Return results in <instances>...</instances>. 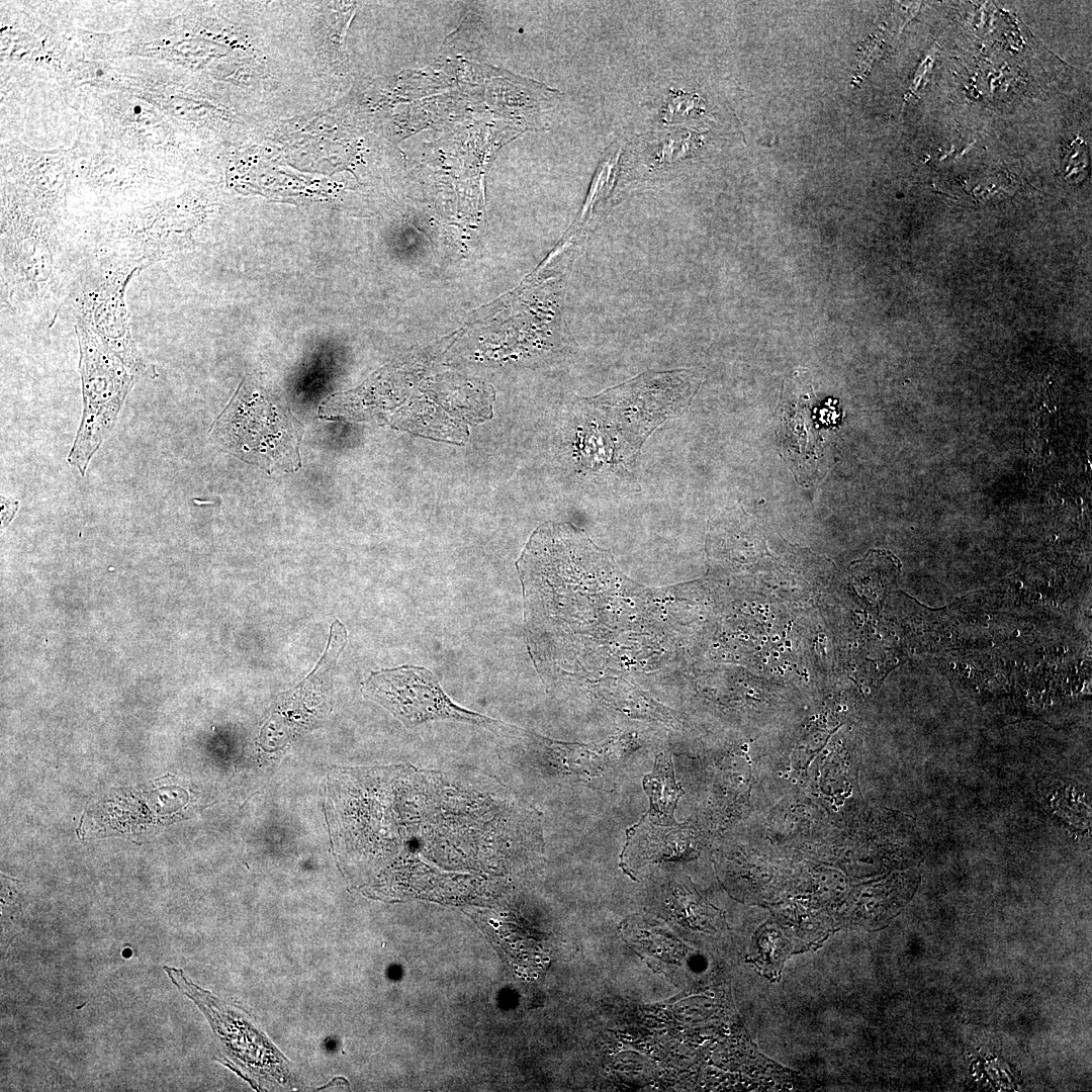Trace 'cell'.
<instances>
[{
  "instance_id": "cell-1",
  "label": "cell",
  "mask_w": 1092,
  "mask_h": 1092,
  "mask_svg": "<svg viewBox=\"0 0 1092 1092\" xmlns=\"http://www.w3.org/2000/svg\"><path fill=\"white\" fill-rule=\"evenodd\" d=\"M702 381L696 369L645 372L581 398L572 423V455L594 479L632 483L650 434L690 405Z\"/></svg>"
},
{
  "instance_id": "cell-5",
  "label": "cell",
  "mask_w": 1092,
  "mask_h": 1092,
  "mask_svg": "<svg viewBox=\"0 0 1092 1092\" xmlns=\"http://www.w3.org/2000/svg\"><path fill=\"white\" fill-rule=\"evenodd\" d=\"M366 697L390 711L402 724L415 727L429 721L455 720L510 734V725L456 705L437 677L422 666L403 665L372 672L363 685Z\"/></svg>"
},
{
  "instance_id": "cell-7",
  "label": "cell",
  "mask_w": 1092,
  "mask_h": 1092,
  "mask_svg": "<svg viewBox=\"0 0 1092 1092\" xmlns=\"http://www.w3.org/2000/svg\"><path fill=\"white\" fill-rule=\"evenodd\" d=\"M643 788L650 801L646 816L652 817L656 824L677 825L673 812L684 791L675 782L672 761L667 753L657 755L653 771L644 776Z\"/></svg>"
},
{
  "instance_id": "cell-4",
  "label": "cell",
  "mask_w": 1092,
  "mask_h": 1092,
  "mask_svg": "<svg viewBox=\"0 0 1092 1092\" xmlns=\"http://www.w3.org/2000/svg\"><path fill=\"white\" fill-rule=\"evenodd\" d=\"M136 268L94 260L71 281L68 297L76 323L92 331L126 364L142 373L145 363L129 323L125 292Z\"/></svg>"
},
{
  "instance_id": "cell-3",
  "label": "cell",
  "mask_w": 1092,
  "mask_h": 1092,
  "mask_svg": "<svg viewBox=\"0 0 1092 1092\" xmlns=\"http://www.w3.org/2000/svg\"><path fill=\"white\" fill-rule=\"evenodd\" d=\"M1 278L14 308L41 313L69 293L63 247L40 229L13 225L1 237Z\"/></svg>"
},
{
  "instance_id": "cell-2",
  "label": "cell",
  "mask_w": 1092,
  "mask_h": 1092,
  "mask_svg": "<svg viewBox=\"0 0 1092 1092\" xmlns=\"http://www.w3.org/2000/svg\"><path fill=\"white\" fill-rule=\"evenodd\" d=\"M79 343V370L82 379L84 411L80 431L68 461L83 475L117 417L139 373L126 364L92 331L76 323Z\"/></svg>"
},
{
  "instance_id": "cell-8",
  "label": "cell",
  "mask_w": 1092,
  "mask_h": 1092,
  "mask_svg": "<svg viewBox=\"0 0 1092 1092\" xmlns=\"http://www.w3.org/2000/svg\"><path fill=\"white\" fill-rule=\"evenodd\" d=\"M133 111H134L135 113H140V112H141V107H140V106H135V107H134V109H133Z\"/></svg>"
},
{
  "instance_id": "cell-6",
  "label": "cell",
  "mask_w": 1092,
  "mask_h": 1092,
  "mask_svg": "<svg viewBox=\"0 0 1092 1092\" xmlns=\"http://www.w3.org/2000/svg\"><path fill=\"white\" fill-rule=\"evenodd\" d=\"M256 405L247 410L243 402L230 404L217 418L212 430L217 440L231 451L261 456L280 463L286 457L294 459L296 436L287 418L268 413V407Z\"/></svg>"
}]
</instances>
